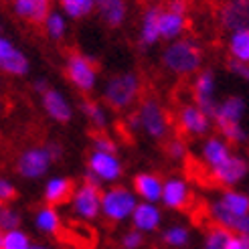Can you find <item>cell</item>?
I'll return each instance as SVG.
<instances>
[{
	"mask_svg": "<svg viewBox=\"0 0 249 249\" xmlns=\"http://www.w3.org/2000/svg\"><path fill=\"white\" fill-rule=\"evenodd\" d=\"M29 249H51V247H47V245H39V243H35V245L31 243V247H29Z\"/></svg>",
	"mask_w": 249,
	"mask_h": 249,
	"instance_id": "cell-45",
	"label": "cell"
},
{
	"mask_svg": "<svg viewBox=\"0 0 249 249\" xmlns=\"http://www.w3.org/2000/svg\"><path fill=\"white\" fill-rule=\"evenodd\" d=\"M168 156L174 158V160L184 158V156H186V146H184V142H180V140H172V142L168 144Z\"/></svg>",
	"mask_w": 249,
	"mask_h": 249,
	"instance_id": "cell-40",
	"label": "cell"
},
{
	"mask_svg": "<svg viewBox=\"0 0 249 249\" xmlns=\"http://www.w3.org/2000/svg\"><path fill=\"white\" fill-rule=\"evenodd\" d=\"M73 195V180L65 177H55L45 186V201L49 205H63Z\"/></svg>",
	"mask_w": 249,
	"mask_h": 249,
	"instance_id": "cell-23",
	"label": "cell"
},
{
	"mask_svg": "<svg viewBox=\"0 0 249 249\" xmlns=\"http://www.w3.org/2000/svg\"><path fill=\"white\" fill-rule=\"evenodd\" d=\"M164 67L174 75H191L203 63V51L191 39H174L162 53Z\"/></svg>",
	"mask_w": 249,
	"mask_h": 249,
	"instance_id": "cell-2",
	"label": "cell"
},
{
	"mask_svg": "<svg viewBox=\"0 0 249 249\" xmlns=\"http://www.w3.org/2000/svg\"><path fill=\"white\" fill-rule=\"evenodd\" d=\"M61 8L67 12L69 18H83V17H89L93 8V0H59Z\"/></svg>",
	"mask_w": 249,
	"mask_h": 249,
	"instance_id": "cell-28",
	"label": "cell"
},
{
	"mask_svg": "<svg viewBox=\"0 0 249 249\" xmlns=\"http://www.w3.org/2000/svg\"><path fill=\"white\" fill-rule=\"evenodd\" d=\"M69 201L73 203V211L79 219L91 221L99 215V201H102V193L99 186H93L89 182H83L77 191H73Z\"/></svg>",
	"mask_w": 249,
	"mask_h": 249,
	"instance_id": "cell-7",
	"label": "cell"
},
{
	"mask_svg": "<svg viewBox=\"0 0 249 249\" xmlns=\"http://www.w3.org/2000/svg\"><path fill=\"white\" fill-rule=\"evenodd\" d=\"M81 109H83V114L89 118V122L93 124L95 128H106V124H107V116H106V109L99 106L97 102H91V99H87V102L81 104Z\"/></svg>",
	"mask_w": 249,
	"mask_h": 249,
	"instance_id": "cell-32",
	"label": "cell"
},
{
	"mask_svg": "<svg viewBox=\"0 0 249 249\" xmlns=\"http://www.w3.org/2000/svg\"><path fill=\"white\" fill-rule=\"evenodd\" d=\"M93 150L116 154L118 146H116V142H114V140H109L107 136H95V138H93Z\"/></svg>",
	"mask_w": 249,
	"mask_h": 249,
	"instance_id": "cell-36",
	"label": "cell"
},
{
	"mask_svg": "<svg viewBox=\"0 0 249 249\" xmlns=\"http://www.w3.org/2000/svg\"><path fill=\"white\" fill-rule=\"evenodd\" d=\"M12 10L22 20L41 24L51 10V0H12Z\"/></svg>",
	"mask_w": 249,
	"mask_h": 249,
	"instance_id": "cell-15",
	"label": "cell"
},
{
	"mask_svg": "<svg viewBox=\"0 0 249 249\" xmlns=\"http://www.w3.org/2000/svg\"><path fill=\"white\" fill-rule=\"evenodd\" d=\"M45 150H47L49 158H51V162H53V160H59L61 156H63V150H61V146H59V144H55V142L47 144V146H45Z\"/></svg>",
	"mask_w": 249,
	"mask_h": 249,
	"instance_id": "cell-42",
	"label": "cell"
},
{
	"mask_svg": "<svg viewBox=\"0 0 249 249\" xmlns=\"http://www.w3.org/2000/svg\"><path fill=\"white\" fill-rule=\"evenodd\" d=\"M43 24H45V31H47V35L51 36V39H55V41L63 39L65 29H67L63 15H59V12H55V10H49V15L45 17Z\"/></svg>",
	"mask_w": 249,
	"mask_h": 249,
	"instance_id": "cell-29",
	"label": "cell"
},
{
	"mask_svg": "<svg viewBox=\"0 0 249 249\" xmlns=\"http://www.w3.org/2000/svg\"><path fill=\"white\" fill-rule=\"evenodd\" d=\"M0 209H2V201H0Z\"/></svg>",
	"mask_w": 249,
	"mask_h": 249,
	"instance_id": "cell-48",
	"label": "cell"
},
{
	"mask_svg": "<svg viewBox=\"0 0 249 249\" xmlns=\"http://www.w3.org/2000/svg\"><path fill=\"white\" fill-rule=\"evenodd\" d=\"M229 154H231L229 144L225 140H221V138H209L203 146V158H205L209 168L221 164Z\"/></svg>",
	"mask_w": 249,
	"mask_h": 249,
	"instance_id": "cell-25",
	"label": "cell"
},
{
	"mask_svg": "<svg viewBox=\"0 0 249 249\" xmlns=\"http://www.w3.org/2000/svg\"><path fill=\"white\" fill-rule=\"evenodd\" d=\"M93 8L99 10L102 18L111 29L122 27L124 20L128 17V2L126 0H93Z\"/></svg>",
	"mask_w": 249,
	"mask_h": 249,
	"instance_id": "cell-18",
	"label": "cell"
},
{
	"mask_svg": "<svg viewBox=\"0 0 249 249\" xmlns=\"http://www.w3.org/2000/svg\"><path fill=\"white\" fill-rule=\"evenodd\" d=\"M142 243H144V235H142V231H138V229L128 231V233L122 237V247H124V249H140Z\"/></svg>",
	"mask_w": 249,
	"mask_h": 249,
	"instance_id": "cell-35",
	"label": "cell"
},
{
	"mask_svg": "<svg viewBox=\"0 0 249 249\" xmlns=\"http://www.w3.org/2000/svg\"><path fill=\"white\" fill-rule=\"evenodd\" d=\"M140 93V79L136 73H118L109 77L104 87V99L109 107L114 109H126L130 107Z\"/></svg>",
	"mask_w": 249,
	"mask_h": 249,
	"instance_id": "cell-3",
	"label": "cell"
},
{
	"mask_svg": "<svg viewBox=\"0 0 249 249\" xmlns=\"http://www.w3.org/2000/svg\"><path fill=\"white\" fill-rule=\"evenodd\" d=\"M29 69H31V63L27 55L12 45L6 36H0V71L15 77H22L29 73Z\"/></svg>",
	"mask_w": 249,
	"mask_h": 249,
	"instance_id": "cell-9",
	"label": "cell"
},
{
	"mask_svg": "<svg viewBox=\"0 0 249 249\" xmlns=\"http://www.w3.org/2000/svg\"><path fill=\"white\" fill-rule=\"evenodd\" d=\"M219 205L227 211V213H231L233 217L237 219H245L249 217V198L247 195L243 193H237V191H225L221 195L219 198Z\"/></svg>",
	"mask_w": 249,
	"mask_h": 249,
	"instance_id": "cell-24",
	"label": "cell"
},
{
	"mask_svg": "<svg viewBox=\"0 0 249 249\" xmlns=\"http://www.w3.org/2000/svg\"><path fill=\"white\" fill-rule=\"evenodd\" d=\"M134 195L144 198L146 203H156V201H160V195H162V180H160L156 174H150V172L136 174Z\"/></svg>",
	"mask_w": 249,
	"mask_h": 249,
	"instance_id": "cell-20",
	"label": "cell"
},
{
	"mask_svg": "<svg viewBox=\"0 0 249 249\" xmlns=\"http://www.w3.org/2000/svg\"><path fill=\"white\" fill-rule=\"evenodd\" d=\"M33 87H35V91H39V93H43L45 89H49V87H47V81H45V79H36Z\"/></svg>",
	"mask_w": 249,
	"mask_h": 249,
	"instance_id": "cell-43",
	"label": "cell"
},
{
	"mask_svg": "<svg viewBox=\"0 0 249 249\" xmlns=\"http://www.w3.org/2000/svg\"><path fill=\"white\" fill-rule=\"evenodd\" d=\"M49 166H51V158H49L45 148H29L18 156L17 170L24 178H41L47 174Z\"/></svg>",
	"mask_w": 249,
	"mask_h": 249,
	"instance_id": "cell-8",
	"label": "cell"
},
{
	"mask_svg": "<svg viewBox=\"0 0 249 249\" xmlns=\"http://www.w3.org/2000/svg\"><path fill=\"white\" fill-rule=\"evenodd\" d=\"M138 118H140V130H144L150 138L154 140H162L166 132H168V120L164 109L160 107V104L154 97H146L140 109H138Z\"/></svg>",
	"mask_w": 249,
	"mask_h": 249,
	"instance_id": "cell-5",
	"label": "cell"
},
{
	"mask_svg": "<svg viewBox=\"0 0 249 249\" xmlns=\"http://www.w3.org/2000/svg\"><path fill=\"white\" fill-rule=\"evenodd\" d=\"M41 99H43V107H45V111H47V116L51 118V120H55V122H59V124L71 122L73 109H71L69 102H67L65 95L61 93V91L51 89V87H49V89H45V91L41 93Z\"/></svg>",
	"mask_w": 249,
	"mask_h": 249,
	"instance_id": "cell-13",
	"label": "cell"
},
{
	"mask_svg": "<svg viewBox=\"0 0 249 249\" xmlns=\"http://www.w3.org/2000/svg\"><path fill=\"white\" fill-rule=\"evenodd\" d=\"M36 227H39L43 233H57L61 227V217L57 213V209L53 205L43 207L39 213H36Z\"/></svg>",
	"mask_w": 249,
	"mask_h": 249,
	"instance_id": "cell-27",
	"label": "cell"
},
{
	"mask_svg": "<svg viewBox=\"0 0 249 249\" xmlns=\"http://www.w3.org/2000/svg\"><path fill=\"white\" fill-rule=\"evenodd\" d=\"M215 75L211 71H201L195 79V85H193V93H195V102H196V107L203 109L205 114L211 118L215 111V106H217V99H215Z\"/></svg>",
	"mask_w": 249,
	"mask_h": 249,
	"instance_id": "cell-11",
	"label": "cell"
},
{
	"mask_svg": "<svg viewBox=\"0 0 249 249\" xmlns=\"http://www.w3.org/2000/svg\"><path fill=\"white\" fill-rule=\"evenodd\" d=\"M158 29H160V41H174L184 33L186 29V17L178 12L166 10L162 6L158 18Z\"/></svg>",
	"mask_w": 249,
	"mask_h": 249,
	"instance_id": "cell-19",
	"label": "cell"
},
{
	"mask_svg": "<svg viewBox=\"0 0 249 249\" xmlns=\"http://www.w3.org/2000/svg\"><path fill=\"white\" fill-rule=\"evenodd\" d=\"M178 124H180V128L191 136L207 134L209 126H211L209 116L203 109H198L196 106H184L180 109V114H178Z\"/></svg>",
	"mask_w": 249,
	"mask_h": 249,
	"instance_id": "cell-16",
	"label": "cell"
},
{
	"mask_svg": "<svg viewBox=\"0 0 249 249\" xmlns=\"http://www.w3.org/2000/svg\"><path fill=\"white\" fill-rule=\"evenodd\" d=\"M229 49H231V57L233 59L247 63V61H249V31H247V27L245 29H237V31H231Z\"/></svg>",
	"mask_w": 249,
	"mask_h": 249,
	"instance_id": "cell-26",
	"label": "cell"
},
{
	"mask_svg": "<svg viewBox=\"0 0 249 249\" xmlns=\"http://www.w3.org/2000/svg\"><path fill=\"white\" fill-rule=\"evenodd\" d=\"M148 2H164V0H148Z\"/></svg>",
	"mask_w": 249,
	"mask_h": 249,
	"instance_id": "cell-46",
	"label": "cell"
},
{
	"mask_svg": "<svg viewBox=\"0 0 249 249\" xmlns=\"http://www.w3.org/2000/svg\"><path fill=\"white\" fill-rule=\"evenodd\" d=\"M225 249H249V239H247V235H241V233L233 235V233H231V237H229Z\"/></svg>",
	"mask_w": 249,
	"mask_h": 249,
	"instance_id": "cell-39",
	"label": "cell"
},
{
	"mask_svg": "<svg viewBox=\"0 0 249 249\" xmlns=\"http://www.w3.org/2000/svg\"><path fill=\"white\" fill-rule=\"evenodd\" d=\"M87 164H89V172L95 174L102 182H116L122 177V164L116 154L93 150Z\"/></svg>",
	"mask_w": 249,
	"mask_h": 249,
	"instance_id": "cell-10",
	"label": "cell"
},
{
	"mask_svg": "<svg viewBox=\"0 0 249 249\" xmlns=\"http://www.w3.org/2000/svg\"><path fill=\"white\" fill-rule=\"evenodd\" d=\"M0 245H2V229H0Z\"/></svg>",
	"mask_w": 249,
	"mask_h": 249,
	"instance_id": "cell-47",
	"label": "cell"
},
{
	"mask_svg": "<svg viewBox=\"0 0 249 249\" xmlns=\"http://www.w3.org/2000/svg\"><path fill=\"white\" fill-rule=\"evenodd\" d=\"M166 10H172V12H178V15H186L189 10V2L186 0H166Z\"/></svg>",
	"mask_w": 249,
	"mask_h": 249,
	"instance_id": "cell-41",
	"label": "cell"
},
{
	"mask_svg": "<svg viewBox=\"0 0 249 249\" xmlns=\"http://www.w3.org/2000/svg\"><path fill=\"white\" fill-rule=\"evenodd\" d=\"M211 172H213V178L219 184H223V186H235V184L241 182L247 177V162L241 156L229 154L221 164L211 168Z\"/></svg>",
	"mask_w": 249,
	"mask_h": 249,
	"instance_id": "cell-12",
	"label": "cell"
},
{
	"mask_svg": "<svg viewBox=\"0 0 249 249\" xmlns=\"http://www.w3.org/2000/svg\"><path fill=\"white\" fill-rule=\"evenodd\" d=\"M31 237L20 229H10L2 233V245L0 249H29Z\"/></svg>",
	"mask_w": 249,
	"mask_h": 249,
	"instance_id": "cell-30",
	"label": "cell"
},
{
	"mask_svg": "<svg viewBox=\"0 0 249 249\" xmlns=\"http://www.w3.org/2000/svg\"><path fill=\"white\" fill-rule=\"evenodd\" d=\"M128 122H130V126H132L134 130H140V118H138V111H136V114H132Z\"/></svg>",
	"mask_w": 249,
	"mask_h": 249,
	"instance_id": "cell-44",
	"label": "cell"
},
{
	"mask_svg": "<svg viewBox=\"0 0 249 249\" xmlns=\"http://www.w3.org/2000/svg\"><path fill=\"white\" fill-rule=\"evenodd\" d=\"M130 217L138 231H154L160 225V209L154 203H136Z\"/></svg>",
	"mask_w": 249,
	"mask_h": 249,
	"instance_id": "cell-21",
	"label": "cell"
},
{
	"mask_svg": "<svg viewBox=\"0 0 249 249\" xmlns=\"http://www.w3.org/2000/svg\"><path fill=\"white\" fill-rule=\"evenodd\" d=\"M249 0H227L221 6L219 20L223 29L227 31H237L247 27V12H249Z\"/></svg>",
	"mask_w": 249,
	"mask_h": 249,
	"instance_id": "cell-14",
	"label": "cell"
},
{
	"mask_svg": "<svg viewBox=\"0 0 249 249\" xmlns=\"http://www.w3.org/2000/svg\"><path fill=\"white\" fill-rule=\"evenodd\" d=\"M20 225V215L15 209H0V229L10 231V229H18Z\"/></svg>",
	"mask_w": 249,
	"mask_h": 249,
	"instance_id": "cell-34",
	"label": "cell"
},
{
	"mask_svg": "<svg viewBox=\"0 0 249 249\" xmlns=\"http://www.w3.org/2000/svg\"><path fill=\"white\" fill-rule=\"evenodd\" d=\"M189 229L186 227H180V225H174L170 227L166 233H164V241L172 247H184L186 243H189Z\"/></svg>",
	"mask_w": 249,
	"mask_h": 249,
	"instance_id": "cell-33",
	"label": "cell"
},
{
	"mask_svg": "<svg viewBox=\"0 0 249 249\" xmlns=\"http://www.w3.org/2000/svg\"><path fill=\"white\" fill-rule=\"evenodd\" d=\"M231 233L233 231L221 227V225L211 227L209 233H207V239H205V249H225V245H227V241L231 237Z\"/></svg>",
	"mask_w": 249,
	"mask_h": 249,
	"instance_id": "cell-31",
	"label": "cell"
},
{
	"mask_svg": "<svg viewBox=\"0 0 249 249\" xmlns=\"http://www.w3.org/2000/svg\"><path fill=\"white\" fill-rule=\"evenodd\" d=\"M162 6H148L144 17H142V29H140V41L142 47H154L160 41V29H158V18Z\"/></svg>",
	"mask_w": 249,
	"mask_h": 249,
	"instance_id": "cell-22",
	"label": "cell"
},
{
	"mask_svg": "<svg viewBox=\"0 0 249 249\" xmlns=\"http://www.w3.org/2000/svg\"><path fill=\"white\" fill-rule=\"evenodd\" d=\"M227 67L231 73H235V75H239L241 79H247L249 77V69H247V63H243V61H237V59H229L227 61Z\"/></svg>",
	"mask_w": 249,
	"mask_h": 249,
	"instance_id": "cell-37",
	"label": "cell"
},
{
	"mask_svg": "<svg viewBox=\"0 0 249 249\" xmlns=\"http://www.w3.org/2000/svg\"><path fill=\"white\" fill-rule=\"evenodd\" d=\"M245 111V99L239 95H231L223 99L221 104L215 106L213 118L221 134L233 144H245L247 142V132L241 126V118Z\"/></svg>",
	"mask_w": 249,
	"mask_h": 249,
	"instance_id": "cell-1",
	"label": "cell"
},
{
	"mask_svg": "<svg viewBox=\"0 0 249 249\" xmlns=\"http://www.w3.org/2000/svg\"><path fill=\"white\" fill-rule=\"evenodd\" d=\"M15 196H17L15 184L6 178H0V201H12Z\"/></svg>",
	"mask_w": 249,
	"mask_h": 249,
	"instance_id": "cell-38",
	"label": "cell"
},
{
	"mask_svg": "<svg viewBox=\"0 0 249 249\" xmlns=\"http://www.w3.org/2000/svg\"><path fill=\"white\" fill-rule=\"evenodd\" d=\"M189 198H191V191H189V186H186L184 180L168 178L166 182H162L160 201H164V205L168 209H184L189 205Z\"/></svg>",
	"mask_w": 249,
	"mask_h": 249,
	"instance_id": "cell-17",
	"label": "cell"
},
{
	"mask_svg": "<svg viewBox=\"0 0 249 249\" xmlns=\"http://www.w3.org/2000/svg\"><path fill=\"white\" fill-rule=\"evenodd\" d=\"M67 77L79 91L89 93V91H93V87H95L97 73H95L93 63L85 55L73 53L67 59Z\"/></svg>",
	"mask_w": 249,
	"mask_h": 249,
	"instance_id": "cell-6",
	"label": "cell"
},
{
	"mask_svg": "<svg viewBox=\"0 0 249 249\" xmlns=\"http://www.w3.org/2000/svg\"><path fill=\"white\" fill-rule=\"evenodd\" d=\"M136 195L126 189V186H111L106 193H102V201H99V211L102 215L114 223L130 219L132 211L136 207Z\"/></svg>",
	"mask_w": 249,
	"mask_h": 249,
	"instance_id": "cell-4",
	"label": "cell"
}]
</instances>
